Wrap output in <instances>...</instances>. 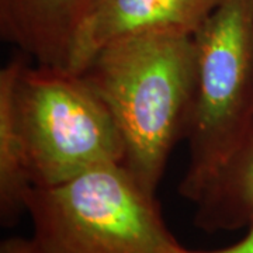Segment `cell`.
<instances>
[{"mask_svg": "<svg viewBox=\"0 0 253 253\" xmlns=\"http://www.w3.org/2000/svg\"><path fill=\"white\" fill-rule=\"evenodd\" d=\"M194 69V33L158 31L104 46L79 73L109 107L126 144L123 165L149 194L184 136Z\"/></svg>", "mask_w": 253, "mask_h": 253, "instance_id": "1", "label": "cell"}, {"mask_svg": "<svg viewBox=\"0 0 253 253\" xmlns=\"http://www.w3.org/2000/svg\"><path fill=\"white\" fill-rule=\"evenodd\" d=\"M44 253H174L181 245L149 194L123 163L33 186L26 201Z\"/></svg>", "mask_w": 253, "mask_h": 253, "instance_id": "2", "label": "cell"}, {"mask_svg": "<svg viewBox=\"0 0 253 253\" xmlns=\"http://www.w3.org/2000/svg\"><path fill=\"white\" fill-rule=\"evenodd\" d=\"M196 69L179 184L191 201L253 121V0H222L194 33Z\"/></svg>", "mask_w": 253, "mask_h": 253, "instance_id": "3", "label": "cell"}, {"mask_svg": "<svg viewBox=\"0 0 253 253\" xmlns=\"http://www.w3.org/2000/svg\"><path fill=\"white\" fill-rule=\"evenodd\" d=\"M14 104L33 186H54L94 166L124 162L117 123L81 75L26 61Z\"/></svg>", "mask_w": 253, "mask_h": 253, "instance_id": "4", "label": "cell"}, {"mask_svg": "<svg viewBox=\"0 0 253 253\" xmlns=\"http://www.w3.org/2000/svg\"><path fill=\"white\" fill-rule=\"evenodd\" d=\"M222 0H93L72 38L68 72L79 73L104 46L158 31L196 33Z\"/></svg>", "mask_w": 253, "mask_h": 253, "instance_id": "5", "label": "cell"}, {"mask_svg": "<svg viewBox=\"0 0 253 253\" xmlns=\"http://www.w3.org/2000/svg\"><path fill=\"white\" fill-rule=\"evenodd\" d=\"M93 0H0V36L37 65L68 71L72 38Z\"/></svg>", "mask_w": 253, "mask_h": 253, "instance_id": "6", "label": "cell"}, {"mask_svg": "<svg viewBox=\"0 0 253 253\" xmlns=\"http://www.w3.org/2000/svg\"><path fill=\"white\" fill-rule=\"evenodd\" d=\"M190 203L194 204V225L214 234L253 226V121Z\"/></svg>", "mask_w": 253, "mask_h": 253, "instance_id": "7", "label": "cell"}, {"mask_svg": "<svg viewBox=\"0 0 253 253\" xmlns=\"http://www.w3.org/2000/svg\"><path fill=\"white\" fill-rule=\"evenodd\" d=\"M26 61L17 56L0 71V221L3 226H13L23 212H27L26 201L33 189L14 104L16 82Z\"/></svg>", "mask_w": 253, "mask_h": 253, "instance_id": "8", "label": "cell"}, {"mask_svg": "<svg viewBox=\"0 0 253 253\" xmlns=\"http://www.w3.org/2000/svg\"><path fill=\"white\" fill-rule=\"evenodd\" d=\"M0 253H44L42 249L31 239H26L21 236L7 238L0 244Z\"/></svg>", "mask_w": 253, "mask_h": 253, "instance_id": "9", "label": "cell"}, {"mask_svg": "<svg viewBox=\"0 0 253 253\" xmlns=\"http://www.w3.org/2000/svg\"><path fill=\"white\" fill-rule=\"evenodd\" d=\"M174 253H253V226L248 229L246 235L236 244L226 246L217 251H190L186 248H179Z\"/></svg>", "mask_w": 253, "mask_h": 253, "instance_id": "10", "label": "cell"}]
</instances>
